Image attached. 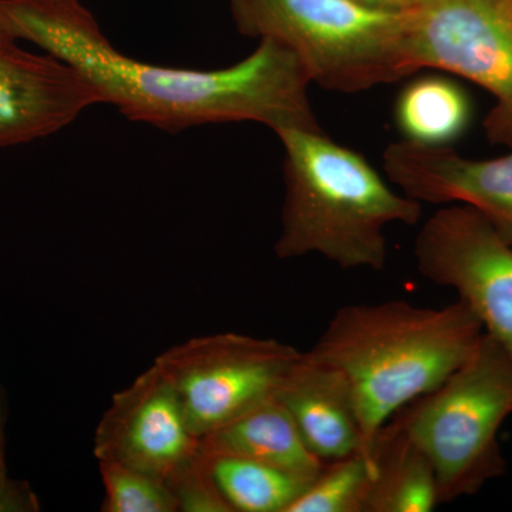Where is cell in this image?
Returning <instances> with one entry per match:
<instances>
[{"label":"cell","instance_id":"obj_14","mask_svg":"<svg viewBox=\"0 0 512 512\" xmlns=\"http://www.w3.org/2000/svg\"><path fill=\"white\" fill-rule=\"evenodd\" d=\"M376 480L367 512H430L441 504L429 457L393 423L375 443Z\"/></svg>","mask_w":512,"mask_h":512},{"label":"cell","instance_id":"obj_6","mask_svg":"<svg viewBox=\"0 0 512 512\" xmlns=\"http://www.w3.org/2000/svg\"><path fill=\"white\" fill-rule=\"evenodd\" d=\"M303 352L276 339L224 332L171 346L154 360L195 437L274 399Z\"/></svg>","mask_w":512,"mask_h":512},{"label":"cell","instance_id":"obj_1","mask_svg":"<svg viewBox=\"0 0 512 512\" xmlns=\"http://www.w3.org/2000/svg\"><path fill=\"white\" fill-rule=\"evenodd\" d=\"M0 26L72 67L128 120L161 130L252 121L274 133L322 130L312 80L299 57L261 39L241 62L217 70L174 69L121 53L80 0H0Z\"/></svg>","mask_w":512,"mask_h":512},{"label":"cell","instance_id":"obj_9","mask_svg":"<svg viewBox=\"0 0 512 512\" xmlns=\"http://www.w3.org/2000/svg\"><path fill=\"white\" fill-rule=\"evenodd\" d=\"M97 461L117 463L165 484L200 456L173 387L156 365L111 397L94 434Z\"/></svg>","mask_w":512,"mask_h":512},{"label":"cell","instance_id":"obj_15","mask_svg":"<svg viewBox=\"0 0 512 512\" xmlns=\"http://www.w3.org/2000/svg\"><path fill=\"white\" fill-rule=\"evenodd\" d=\"M394 120L403 140L424 146H451L473 120V101L461 84L424 74L400 90Z\"/></svg>","mask_w":512,"mask_h":512},{"label":"cell","instance_id":"obj_5","mask_svg":"<svg viewBox=\"0 0 512 512\" xmlns=\"http://www.w3.org/2000/svg\"><path fill=\"white\" fill-rule=\"evenodd\" d=\"M512 414V356L484 332L473 355L390 420L429 457L440 501L483 490L505 473L498 433Z\"/></svg>","mask_w":512,"mask_h":512},{"label":"cell","instance_id":"obj_19","mask_svg":"<svg viewBox=\"0 0 512 512\" xmlns=\"http://www.w3.org/2000/svg\"><path fill=\"white\" fill-rule=\"evenodd\" d=\"M178 512H234L224 497L214 474L210 458L202 451L170 481Z\"/></svg>","mask_w":512,"mask_h":512},{"label":"cell","instance_id":"obj_10","mask_svg":"<svg viewBox=\"0 0 512 512\" xmlns=\"http://www.w3.org/2000/svg\"><path fill=\"white\" fill-rule=\"evenodd\" d=\"M383 170L390 183L421 204L474 208L512 245V150L476 160L451 146L400 138L383 151Z\"/></svg>","mask_w":512,"mask_h":512},{"label":"cell","instance_id":"obj_12","mask_svg":"<svg viewBox=\"0 0 512 512\" xmlns=\"http://www.w3.org/2000/svg\"><path fill=\"white\" fill-rule=\"evenodd\" d=\"M275 397L323 463L365 453L355 400L338 370L303 352Z\"/></svg>","mask_w":512,"mask_h":512},{"label":"cell","instance_id":"obj_11","mask_svg":"<svg viewBox=\"0 0 512 512\" xmlns=\"http://www.w3.org/2000/svg\"><path fill=\"white\" fill-rule=\"evenodd\" d=\"M96 92L56 57L0 43V148L52 136L96 106Z\"/></svg>","mask_w":512,"mask_h":512},{"label":"cell","instance_id":"obj_7","mask_svg":"<svg viewBox=\"0 0 512 512\" xmlns=\"http://www.w3.org/2000/svg\"><path fill=\"white\" fill-rule=\"evenodd\" d=\"M409 46L414 72L453 73L493 97L485 133L512 150V0H426L412 12Z\"/></svg>","mask_w":512,"mask_h":512},{"label":"cell","instance_id":"obj_20","mask_svg":"<svg viewBox=\"0 0 512 512\" xmlns=\"http://www.w3.org/2000/svg\"><path fill=\"white\" fill-rule=\"evenodd\" d=\"M6 404L0 392V512L39 511L36 495L22 481L12 480L8 476L5 458Z\"/></svg>","mask_w":512,"mask_h":512},{"label":"cell","instance_id":"obj_2","mask_svg":"<svg viewBox=\"0 0 512 512\" xmlns=\"http://www.w3.org/2000/svg\"><path fill=\"white\" fill-rule=\"evenodd\" d=\"M463 302L421 308L403 299L342 306L308 356L338 370L355 400L365 454L383 427L433 392L473 355L484 335Z\"/></svg>","mask_w":512,"mask_h":512},{"label":"cell","instance_id":"obj_16","mask_svg":"<svg viewBox=\"0 0 512 512\" xmlns=\"http://www.w3.org/2000/svg\"><path fill=\"white\" fill-rule=\"evenodd\" d=\"M207 456L234 512H288L315 478L245 458Z\"/></svg>","mask_w":512,"mask_h":512},{"label":"cell","instance_id":"obj_13","mask_svg":"<svg viewBox=\"0 0 512 512\" xmlns=\"http://www.w3.org/2000/svg\"><path fill=\"white\" fill-rule=\"evenodd\" d=\"M200 441L202 451L210 456L245 458L308 477L318 476L326 464L306 446L291 414L276 397L211 431Z\"/></svg>","mask_w":512,"mask_h":512},{"label":"cell","instance_id":"obj_21","mask_svg":"<svg viewBox=\"0 0 512 512\" xmlns=\"http://www.w3.org/2000/svg\"><path fill=\"white\" fill-rule=\"evenodd\" d=\"M370 8L390 10V12H412L423 5L426 0H356Z\"/></svg>","mask_w":512,"mask_h":512},{"label":"cell","instance_id":"obj_22","mask_svg":"<svg viewBox=\"0 0 512 512\" xmlns=\"http://www.w3.org/2000/svg\"><path fill=\"white\" fill-rule=\"evenodd\" d=\"M6 39H12V37H10L8 33H6L5 30H3L2 26H0V43H2L3 40Z\"/></svg>","mask_w":512,"mask_h":512},{"label":"cell","instance_id":"obj_4","mask_svg":"<svg viewBox=\"0 0 512 512\" xmlns=\"http://www.w3.org/2000/svg\"><path fill=\"white\" fill-rule=\"evenodd\" d=\"M229 8L241 35L282 43L325 90L362 93L416 74L413 10L390 12L356 0H229Z\"/></svg>","mask_w":512,"mask_h":512},{"label":"cell","instance_id":"obj_17","mask_svg":"<svg viewBox=\"0 0 512 512\" xmlns=\"http://www.w3.org/2000/svg\"><path fill=\"white\" fill-rule=\"evenodd\" d=\"M376 471L365 453L329 461L288 512H367Z\"/></svg>","mask_w":512,"mask_h":512},{"label":"cell","instance_id":"obj_3","mask_svg":"<svg viewBox=\"0 0 512 512\" xmlns=\"http://www.w3.org/2000/svg\"><path fill=\"white\" fill-rule=\"evenodd\" d=\"M275 134L285 184L275 255H319L340 269L382 271L389 258L384 231L419 224L421 202L394 190L365 156L323 130Z\"/></svg>","mask_w":512,"mask_h":512},{"label":"cell","instance_id":"obj_18","mask_svg":"<svg viewBox=\"0 0 512 512\" xmlns=\"http://www.w3.org/2000/svg\"><path fill=\"white\" fill-rule=\"evenodd\" d=\"M103 512H178L173 491L160 478L117 463L99 461Z\"/></svg>","mask_w":512,"mask_h":512},{"label":"cell","instance_id":"obj_8","mask_svg":"<svg viewBox=\"0 0 512 512\" xmlns=\"http://www.w3.org/2000/svg\"><path fill=\"white\" fill-rule=\"evenodd\" d=\"M417 271L447 286L512 356V245L480 212L448 204L424 222L416 241Z\"/></svg>","mask_w":512,"mask_h":512}]
</instances>
